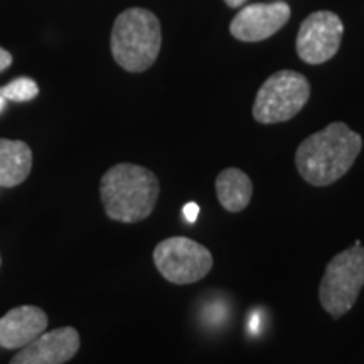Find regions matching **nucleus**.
<instances>
[{"label": "nucleus", "mask_w": 364, "mask_h": 364, "mask_svg": "<svg viewBox=\"0 0 364 364\" xmlns=\"http://www.w3.org/2000/svg\"><path fill=\"white\" fill-rule=\"evenodd\" d=\"M4 103H6V98L0 97V110H2V108H4Z\"/></svg>", "instance_id": "17"}, {"label": "nucleus", "mask_w": 364, "mask_h": 364, "mask_svg": "<svg viewBox=\"0 0 364 364\" xmlns=\"http://www.w3.org/2000/svg\"><path fill=\"white\" fill-rule=\"evenodd\" d=\"M39 95V86L31 78H17L0 88V97L11 100V102L24 103L31 102Z\"/></svg>", "instance_id": "13"}, {"label": "nucleus", "mask_w": 364, "mask_h": 364, "mask_svg": "<svg viewBox=\"0 0 364 364\" xmlns=\"http://www.w3.org/2000/svg\"><path fill=\"white\" fill-rule=\"evenodd\" d=\"M344 24L338 14L317 11L300 24L295 49L307 65H324L336 56L341 48Z\"/></svg>", "instance_id": "7"}, {"label": "nucleus", "mask_w": 364, "mask_h": 364, "mask_svg": "<svg viewBox=\"0 0 364 364\" xmlns=\"http://www.w3.org/2000/svg\"><path fill=\"white\" fill-rule=\"evenodd\" d=\"M364 287V248L361 245L344 250L327 263L318 287V300L327 314L343 317L356 304Z\"/></svg>", "instance_id": "4"}, {"label": "nucleus", "mask_w": 364, "mask_h": 364, "mask_svg": "<svg viewBox=\"0 0 364 364\" xmlns=\"http://www.w3.org/2000/svg\"><path fill=\"white\" fill-rule=\"evenodd\" d=\"M0 265H2V258H0Z\"/></svg>", "instance_id": "18"}, {"label": "nucleus", "mask_w": 364, "mask_h": 364, "mask_svg": "<svg viewBox=\"0 0 364 364\" xmlns=\"http://www.w3.org/2000/svg\"><path fill=\"white\" fill-rule=\"evenodd\" d=\"M289 19V4H250L241 9L231 21L230 33L241 43H260L279 33Z\"/></svg>", "instance_id": "8"}, {"label": "nucleus", "mask_w": 364, "mask_h": 364, "mask_svg": "<svg viewBox=\"0 0 364 364\" xmlns=\"http://www.w3.org/2000/svg\"><path fill=\"white\" fill-rule=\"evenodd\" d=\"M154 263L167 282L189 285L211 272L213 255L206 247L186 236H172L154 250Z\"/></svg>", "instance_id": "6"}, {"label": "nucleus", "mask_w": 364, "mask_h": 364, "mask_svg": "<svg viewBox=\"0 0 364 364\" xmlns=\"http://www.w3.org/2000/svg\"><path fill=\"white\" fill-rule=\"evenodd\" d=\"M182 215H184V218L189 223H196V220H198L199 216V206L196 203H188L184 206V209H182Z\"/></svg>", "instance_id": "14"}, {"label": "nucleus", "mask_w": 364, "mask_h": 364, "mask_svg": "<svg viewBox=\"0 0 364 364\" xmlns=\"http://www.w3.org/2000/svg\"><path fill=\"white\" fill-rule=\"evenodd\" d=\"M48 327V316L43 309L36 306H21L0 317V346L6 349H19L29 343Z\"/></svg>", "instance_id": "10"}, {"label": "nucleus", "mask_w": 364, "mask_h": 364, "mask_svg": "<svg viewBox=\"0 0 364 364\" xmlns=\"http://www.w3.org/2000/svg\"><path fill=\"white\" fill-rule=\"evenodd\" d=\"M12 65V54L7 49L0 48V73L6 71L9 66Z\"/></svg>", "instance_id": "15"}, {"label": "nucleus", "mask_w": 364, "mask_h": 364, "mask_svg": "<svg viewBox=\"0 0 364 364\" xmlns=\"http://www.w3.org/2000/svg\"><path fill=\"white\" fill-rule=\"evenodd\" d=\"M33 169V150L22 140L0 139V188H16Z\"/></svg>", "instance_id": "11"}, {"label": "nucleus", "mask_w": 364, "mask_h": 364, "mask_svg": "<svg viewBox=\"0 0 364 364\" xmlns=\"http://www.w3.org/2000/svg\"><path fill=\"white\" fill-rule=\"evenodd\" d=\"M161 193L157 176L136 164H117L100 181V198L105 213L113 221H144L152 215Z\"/></svg>", "instance_id": "2"}, {"label": "nucleus", "mask_w": 364, "mask_h": 364, "mask_svg": "<svg viewBox=\"0 0 364 364\" xmlns=\"http://www.w3.org/2000/svg\"><path fill=\"white\" fill-rule=\"evenodd\" d=\"M218 201L226 211L240 213L252 201L253 184L252 179L236 167H228L216 177Z\"/></svg>", "instance_id": "12"}, {"label": "nucleus", "mask_w": 364, "mask_h": 364, "mask_svg": "<svg viewBox=\"0 0 364 364\" xmlns=\"http://www.w3.org/2000/svg\"><path fill=\"white\" fill-rule=\"evenodd\" d=\"M81 339L75 327H59L43 332L39 338L22 348L11 364H65L80 351Z\"/></svg>", "instance_id": "9"}, {"label": "nucleus", "mask_w": 364, "mask_h": 364, "mask_svg": "<svg viewBox=\"0 0 364 364\" xmlns=\"http://www.w3.org/2000/svg\"><path fill=\"white\" fill-rule=\"evenodd\" d=\"M361 149V135L353 132L344 122H332L299 145L295 167L309 184L326 188L348 174Z\"/></svg>", "instance_id": "1"}, {"label": "nucleus", "mask_w": 364, "mask_h": 364, "mask_svg": "<svg viewBox=\"0 0 364 364\" xmlns=\"http://www.w3.org/2000/svg\"><path fill=\"white\" fill-rule=\"evenodd\" d=\"M225 4H226L228 7L236 9V7L243 6V4H247V0H225Z\"/></svg>", "instance_id": "16"}, {"label": "nucleus", "mask_w": 364, "mask_h": 364, "mask_svg": "<svg viewBox=\"0 0 364 364\" xmlns=\"http://www.w3.org/2000/svg\"><path fill=\"white\" fill-rule=\"evenodd\" d=\"M162 48L161 21L142 7L118 14L110 36L113 59L129 73H144L157 61Z\"/></svg>", "instance_id": "3"}, {"label": "nucleus", "mask_w": 364, "mask_h": 364, "mask_svg": "<svg viewBox=\"0 0 364 364\" xmlns=\"http://www.w3.org/2000/svg\"><path fill=\"white\" fill-rule=\"evenodd\" d=\"M309 98L311 83L302 73L277 71L258 90L253 103V118L263 125L282 124L297 115Z\"/></svg>", "instance_id": "5"}]
</instances>
